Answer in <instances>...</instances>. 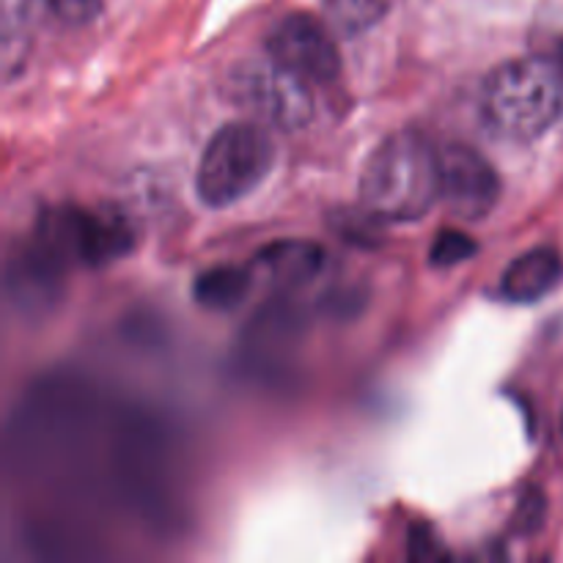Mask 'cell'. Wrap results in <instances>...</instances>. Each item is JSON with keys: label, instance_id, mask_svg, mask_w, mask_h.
Listing matches in <instances>:
<instances>
[{"label": "cell", "instance_id": "cell-11", "mask_svg": "<svg viewBox=\"0 0 563 563\" xmlns=\"http://www.w3.org/2000/svg\"><path fill=\"white\" fill-rule=\"evenodd\" d=\"M251 269L236 264H220V267L203 269L192 284V297L198 306L209 311H231L240 306L251 291Z\"/></svg>", "mask_w": 563, "mask_h": 563}, {"label": "cell", "instance_id": "cell-14", "mask_svg": "<svg viewBox=\"0 0 563 563\" xmlns=\"http://www.w3.org/2000/svg\"><path fill=\"white\" fill-rule=\"evenodd\" d=\"M47 9L53 11L55 20H60L64 25L82 27L88 22H93L102 11V0H44Z\"/></svg>", "mask_w": 563, "mask_h": 563}, {"label": "cell", "instance_id": "cell-13", "mask_svg": "<svg viewBox=\"0 0 563 563\" xmlns=\"http://www.w3.org/2000/svg\"><path fill=\"white\" fill-rule=\"evenodd\" d=\"M476 251H478L476 240H471V236L462 234V231L445 229L440 231L438 240L432 242L429 262H432L434 267H454V264L467 262Z\"/></svg>", "mask_w": 563, "mask_h": 563}, {"label": "cell", "instance_id": "cell-6", "mask_svg": "<svg viewBox=\"0 0 563 563\" xmlns=\"http://www.w3.org/2000/svg\"><path fill=\"white\" fill-rule=\"evenodd\" d=\"M236 86H240L242 104H247L253 113L278 130H302L313 119L311 82L286 66L275 64L273 58L242 69Z\"/></svg>", "mask_w": 563, "mask_h": 563}, {"label": "cell", "instance_id": "cell-5", "mask_svg": "<svg viewBox=\"0 0 563 563\" xmlns=\"http://www.w3.org/2000/svg\"><path fill=\"white\" fill-rule=\"evenodd\" d=\"M267 55L308 82H333L341 71V53L333 27L313 14H286L267 33Z\"/></svg>", "mask_w": 563, "mask_h": 563}, {"label": "cell", "instance_id": "cell-15", "mask_svg": "<svg viewBox=\"0 0 563 563\" xmlns=\"http://www.w3.org/2000/svg\"><path fill=\"white\" fill-rule=\"evenodd\" d=\"M544 509H548L544 495L533 487L526 489V493L520 495V504H517V531L533 533L537 528H542Z\"/></svg>", "mask_w": 563, "mask_h": 563}, {"label": "cell", "instance_id": "cell-7", "mask_svg": "<svg viewBox=\"0 0 563 563\" xmlns=\"http://www.w3.org/2000/svg\"><path fill=\"white\" fill-rule=\"evenodd\" d=\"M500 198V176L476 148L449 143L440 148V201L462 220H482Z\"/></svg>", "mask_w": 563, "mask_h": 563}, {"label": "cell", "instance_id": "cell-3", "mask_svg": "<svg viewBox=\"0 0 563 563\" xmlns=\"http://www.w3.org/2000/svg\"><path fill=\"white\" fill-rule=\"evenodd\" d=\"M275 163L273 137L256 124H225L209 137L196 170V192L207 207L225 209L251 196Z\"/></svg>", "mask_w": 563, "mask_h": 563}, {"label": "cell", "instance_id": "cell-10", "mask_svg": "<svg viewBox=\"0 0 563 563\" xmlns=\"http://www.w3.org/2000/svg\"><path fill=\"white\" fill-rule=\"evenodd\" d=\"M256 264L267 275L269 284H275L278 289H297L322 269L324 251L317 242L284 240L264 247L256 256Z\"/></svg>", "mask_w": 563, "mask_h": 563}, {"label": "cell", "instance_id": "cell-1", "mask_svg": "<svg viewBox=\"0 0 563 563\" xmlns=\"http://www.w3.org/2000/svg\"><path fill=\"white\" fill-rule=\"evenodd\" d=\"M440 201V148L418 130L385 137L361 170V207L383 223L427 218Z\"/></svg>", "mask_w": 563, "mask_h": 563}, {"label": "cell", "instance_id": "cell-2", "mask_svg": "<svg viewBox=\"0 0 563 563\" xmlns=\"http://www.w3.org/2000/svg\"><path fill=\"white\" fill-rule=\"evenodd\" d=\"M482 113L489 130L509 141H537L563 115V64L559 58H515L484 82Z\"/></svg>", "mask_w": 563, "mask_h": 563}, {"label": "cell", "instance_id": "cell-17", "mask_svg": "<svg viewBox=\"0 0 563 563\" xmlns=\"http://www.w3.org/2000/svg\"><path fill=\"white\" fill-rule=\"evenodd\" d=\"M559 60L563 64V42H561V55H559Z\"/></svg>", "mask_w": 563, "mask_h": 563}, {"label": "cell", "instance_id": "cell-9", "mask_svg": "<svg viewBox=\"0 0 563 563\" xmlns=\"http://www.w3.org/2000/svg\"><path fill=\"white\" fill-rule=\"evenodd\" d=\"M561 269V256L555 247H533L506 267L500 291L511 302H537L555 289Z\"/></svg>", "mask_w": 563, "mask_h": 563}, {"label": "cell", "instance_id": "cell-16", "mask_svg": "<svg viewBox=\"0 0 563 563\" xmlns=\"http://www.w3.org/2000/svg\"><path fill=\"white\" fill-rule=\"evenodd\" d=\"M443 553V544L438 542V537H434V531L429 526H412L410 531V559H440Z\"/></svg>", "mask_w": 563, "mask_h": 563}, {"label": "cell", "instance_id": "cell-4", "mask_svg": "<svg viewBox=\"0 0 563 563\" xmlns=\"http://www.w3.org/2000/svg\"><path fill=\"white\" fill-rule=\"evenodd\" d=\"M36 234L49 242L66 264L82 267H104L115 258H124L135 247L132 220L119 209H49L42 214Z\"/></svg>", "mask_w": 563, "mask_h": 563}, {"label": "cell", "instance_id": "cell-8", "mask_svg": "<svg viewBox=\"0 0 563 563\" xmlns=\"http://www.w3.org/2000/svg\"><path fill=\"white\" fill-rule=\"evenodd\" d=\"M66 267L69 264L60 258V253L36 234L31 245L22 247L20 256L11 258L9 267V289L20 308L44 311L49 302L58 300Z\"/></svg>", "mask_w": 563, "mask_h": 563}, {"label": "cell", "instance_id": "cell-12", "mask_svg": "<svg viewBox=\"0 0 563 563\" xmlns=\"http://www.w3.org/2000/svg\"><path fill=\"white\" fill-rule=\"evenodd\" d=\"M324 11H328V25L335 33L361 36L388 14V0H328Z\"/></svg>", "mask_w": 563, "mask_h": 563}]
</instances>
